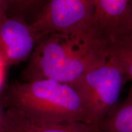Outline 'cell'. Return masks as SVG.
Listing matches in <instances>:
<instances>
[{"label":"cell","instance_id":"cell-5","mask_svg":"<svg viewBox=\"0 0 132 132\" xmlns=\"http://www.w3.org/2000/svg\"><path fill=\"white\" fill-rule=\"evenodd\" d=\"M40 39L21 18L6 15L0 19V57L6 67L29 59Z\"/></svg>","mask_w":132,"mask_h":132},{"label":"cell","instance_id":"cell-9","mask_svg":"<svg viewBox=\"0 0 132 132\" xmlns=\"http://www.w3.org/2000/svg\"><path fill=\"white\" fill-rule=\"evenodd\" d=\"M8 16H16L27 21L28 17L32 21L47 4L49 0H6ZM31 22V23H32Z\"/></svg>","mask_w":132,"mask_h":132},{"label":"cell","instance_id":"cell-8","mask_svg":"<svg viewBox=\"0 0 132 132\" xmlns=\"http://www.w3.org/2000/svg\"><path fill=\"white\" fill-rule=\"evenodd\" d=\"M95 132H132V85L127 97L95 127Z\"/></svg>","mask_w":132,"mask_h":132},{"label":"cell","instance_id":"cell-10","mask_svg":"<svg viewBox=\"0 0 132 132\" xmlns=\"http://www.w3.org/2000/svg\"><path fill=\"white\" fill-rule=\"evenodd\" d=\"M111 54L122 66L127 80L132 82V42L127 41L112 42Z\"/></svg>","mask_w":132,"mask_h":132},{"label":"cell","instance_id":"cell-3","mask_svg":"<svg viewBox=\"0 0 132 132\" xmlns=\"http://www.w3.org/2000/svg\"><path fill=\"white\" fill-rule=\"evenodd\" d=\"M127 80L122 66L111 54L72 84L85 108L86 124L97 126L118 106Z\"/></svg>","mask_w":132,"mask_h":132},{"label":"cell","instance_id":"cell-1","mask_svg":"<svg viewBox=\"0 0 132 132\" xmlns=\"http://www.w3.org/2000/svg\"><path fill=\"white\" fill-rule=\"evenodd\" d=\"M111 42L94 24L52 33L39 40L25 69L22 82L55 80L72 85L111 56Z\"/></svg>","mask_w":132,"mask_h":132},{"label":"cell","instance_id":"cell-14","mask_svg":"<svg viewBox=\"0 0 132 132\" xmlns=\"http://www.w3.org/2000/svg\"><path fill=\"white\" fill-rule=\"evenodd\" d=\"M7 15L6 0H0V19Z\"/></svg>","mask_w":132,"mask_h":132},{"label":"cell","instance_id":"cell-7","mask_svg":"<svg viewBox=\"0 0 132 132\" xmlns=\"http://www.w3.org/2000/svg\"><path fill=\"white\" fill-rule=\"evenodd\" d=\"M4 132H95V127L84 123H43L32 121L12 108L6 111Z\"/></svg>","mask_w":132,"mask_h":132},{"label":"cell","instance_id":"cell-6","mask_svg":"<svg viewBox=\"0 0 132 132\" xmlns=\"http://www.w3.org/2000/svg\"><path fill=\"white\" fill-rule=\"evenodd\" d=\"M132 14V0H94L93 24L111 42Z\"/></svg>","mask_w":132,"mask_h":132},{"label":"cell","instance_id":"cell-13","mask_svg":"<svg viewBox=\"0 0 132 132\" xmlns=\"http://www.w3.org/2000/svg\"><path fill=\"white\" fill-rule=\"evenodd\" d=\"M6 125V112L0 106V132H4Z\"/></svg>","mask_w":132,"mask_h":132},{"label":"cell","instance_id":"cell-4","mask_svg":"<svg viewBox=\"0 0 132 132\" xmlns=\"http://www.w3.org/2000/svg\"><path fill=\"white\" fill-rule=\"evenodd\" d=\"M94 0H49L30 24L42 38L93 24Z\"/></svg>","mask_w":132,"mask_h":132},{"label":"cell","instance_id":"cell-11","mask_svg":"<svg viewBox=\"0 0 132 132\" xmlns=\"http://www.w3.org/2000/svg\"><path fill=\"white\" fill-rule=\"evenodd\" d=\"M116 41L132 42V14L113 42Z\"/></svg>","mask_w":132,"mask_h":132},{"label":"cell","instance_id":"cell-12","mask_svg":"<svg viewBox=\"0 0 132 132\" xmlns=\"http://www.w3.org/2000/svg\"><path fill=\"white\" fill-rule=\"evenodd\" d=\"M6 66L2 59L0 57V90L3 86V82L4 81L5 74H6Z\"/></svg>","mask_w":132,"mask_h":132},{"label":"cell","instance_id":"cell-2","mask_svg":"<svg viewBox=\"0 0 132 132\" xmlns=\"http://www.w3.org/2000/svg\"><path fill=\"white\" fill-rule=\"evenodd\" d=\"M9 108L43 123H84L86 112L72 85L44 79L12 84L4 97Z\"/></svg>","mask_w":132,"mask_h":132}]
</instances>
